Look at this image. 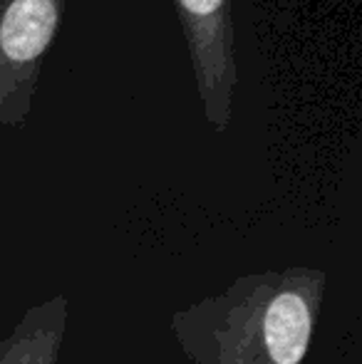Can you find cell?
<instances>
[{
    "label": "cell",
    "mask_w": 362,
    "mask_h": 364,
    "mask_svg": "<svg viewBox=\"0 0 362 364\" xmlns=\"http://www.w3.org/2000/svg\"><path fill=\"white\" fill-rule=\"evenodd\" d=\"M65 0H0V124H23Z\"/></svg>",
    "instance_id": "1"
},
{
    "label": "cell",
    "mask_w": 362,
    "mask_h": 364,
    "mask_svg": "<svg viewBox=\"0 0 362 364\" xmlns=\"http://www.w3.org/2000/svg\"><path fill=\"white\" fill-rule=\"evenodd\" d=\"M174 5L203 117L213 132L223 134L231 124L233 92L238 85L231 0H174Z\"/></svg>",
    "instance_id": "2"
}]
</instances>
